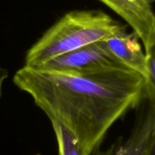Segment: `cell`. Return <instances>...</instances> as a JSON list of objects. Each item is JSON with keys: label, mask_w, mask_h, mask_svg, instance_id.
Segmentation results:
<instances>
[{"label": "cell", "mask_w": 155, "mask_h": 155, "mask_svg": "<svg viewBox=\"0 0 155 155\" xmlns=\"http://www.w3.org/2000/svg\"><path fill=\"white\" fill-rule=\"evenodd\" d=\"M13 81L51 122L74 136L86 155L100 148L112 125L146 95L145 79L128 68L75 74L24 65Z\"/></svg>", "instance_id": "cell-1"}, {"label": "cell", "mask_w": 155, "mask_h": 155, "mask_svg": "<svg viewBox=\"0 0 155 155\" xmlns=\"http://www.w3.org/2000/svg\"><path fill=\"white\" fill-rule=\"evenodd\" d=\"M123 27L102 11L68 12L30 47L25 66L40 67L62 54L104 40Z\"/></svg>", "instance_id": "cell-2"}, {"label": "cell", "mask_w": 155, "mask_h": 155, "mask_svg": "<svg viewBox=\"0 0 155 155\" xmlns=\"http://www.w3.org/2000/svg\"><path fill=\"white\" fill-rule=\"evenodd\" d=\"M36 68L70 74H88L127 68L106 49L101 41L58 56Z\"/></svg>", "instance_id": "cell-3"}, {"label": "cell", "mask_w": 155, "mask_h": 155, "mask_svg": "<svg viewBox=\"0 0 155 155\" xmlns=\"http://www.w3.org/2000/svg\"><path fill=\"white\" fill-rule=\"evenodd\" d=\"M134 127L126 140L119 139L107 149L89 155H148L155 145V98L145 96L139 106Z\"/></svg>", "instance_id": "cell-4"}, {"label": "cell", "mask_w": 155, "mask_h": 155, "mask_svg": "<svg viewBox=\"0 0 155 155\" xmlns=\"http://www.w3.org/2000/svg\"><path fill=\"white\" fill-rule=\"evenodd\" d=\"M131 26L143 43L145 54L155 51V17L151 3H130L127 0H100Z\"/></svg>", "instance_id": "cell-5"}, {"label": "cell", "mask_w": 155, "mask_h": 155, "mask_svg": "<svg viewBox=\"0 0 155 155\" xmlns=\"http://www.w3.org/2000/svg\"><path fill=\"white\" fill-rule=\"evenodd\" d=\"M138 39L134 33H129L127 27L124 25L101 42L120 63L128 69L141 74L147 85V58Z\"/></svg>", "instance_id": "cell-6"}, {"label": "cell", "mask_w": 155, "mask_h": 155, "mask_svg": "<svg viewBox=\"0 0 155 155\" xmlns=\"http://www.w3.org/2000/svg\"><path fill=\"white\" fill-rule=\"evenodd\" d=\"M58 148V155H86L74 136L58 123L51 121Z\"/></svg>", "instance_id": "cell-7"}, {"label": "cell", "mask_w": 155, "mask_h": 155, "mask_svg": "<svg viewBox=\"0 0 155 155\" xmlns=\"http://www.w3.org/2000/svg\"><path fill=\"white\" fill-rule=\"evenodd\" d=\"M8 77V71L7 69L0 66V100H1L2 95V89L4 82Z\"/></svg>", "instance_id": "cell-8"}, {"label": "cell", "mask_w": 155, "mask_h": 155, "mask_svg": "<svg viewBox=\"0 0 155 155\" xmlns=\"http://www.w3.org/2000/svg\"><path fill=\"white\" fill-rule=\"evenodd\" d=\"M130 3H141L143 2H148L146 0H127Z\"/></svg>", "instance_id": "cell-9"}, {"label": "cell", "mask_w": 155, "mask_h": 155, "mask_svg": "<svg viewBox=\"0 0 155 155\" xmlns=\"http://www.w3.org/2000/svg\"><path fill=\"white\" fill-rule=\"evenodd\" d=\"M148 155H155V145L151 147L149 151V153H148Z\"/></svg>", "instance_id": "cell-10"}, {"label": "cell", "mask_w": 155, "mask_h": 155, "mask_svg": "<svg viewBox=\"0 0 155 155\" xmlns=\"http://www.w3.org/2000/svg\"><path fill=\"white\" fill-rule=\"evenodd\" d=\"M146 1H148L149 3H151V2H154V0H146Z\"/></svg>", "instance_id": "cell-11"}]
</instances>
